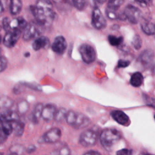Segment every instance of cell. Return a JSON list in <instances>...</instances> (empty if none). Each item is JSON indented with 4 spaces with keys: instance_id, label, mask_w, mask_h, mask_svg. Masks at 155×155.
Returning a JSON list of instances; mask_svg holds the SVG:
<instances>
[{
    "instance_id": "obj_26",
    "label": "cell",
    "mask_w": 155,
    "mask_h": 155,
    "mask_svg": "<svg viewBox=\"0 0 155 155\" xmlns=\"http://www.w3.org/2000/svg\"><path fill=\"white\" fill-rule=\"evenodd\" d=\"M108 40L110 45L112 46H119L123 42L124 39L122 36H116L114 35H109Z\"/></svg>"
},
{
    "instance_id": "obj_23",
    "label": "cell",
    "mask_w": 155,
    "mask_h": 155,
    "mask_svg": "<svg viewBox=\"0 0 155 155\" xmlns=\"http://www.w3.org/2000/svg\"><path fill=\"white\" fill-rule=\"evenodd\" d=\"M14 102L12 98L7 96H0V108L8 109L13 106Z\"/></svg>"
},
{
    "instance_id": "obj_36",
    "label": "cell",
    "mask_w": 155,
    "mask_h": 155,
    "mask_svg": "<svg viewBox=\"0 0 155 155\" xmlns=\"http://www.w3.org/2000/svg\"><path fill=\"white\" fill-rule=\"evenodd\" d=\"M130 64V61L125 59H120L118 61L117 67L119 68H125L127 67Z\"/></svg>"
},
{
    "instance_id": "obj_9",
    "label": "cell",
    "mask_w": 155,
    "mask_h": 155,
    "mask_svg": "<svg viewBox=\"0 0 155 155\" xmlns=\"http://www.w3.org/2000/svg\"><path fill=\"white\" fill-rule=\"evenodd\" d=\"M39 25H40L38 23H35L34 22L27 24L24 30L22 36L23 39L24 41H28L37 36L40 33Z\"/></svg>"
},
{
    "instance_id": "obj_1",
    "label": "cell",
    "mask_w": 155,
    "mask_h": 155,
    "mask_svg": "<svg viewBox=\"0 0 155 155\" xmlns=\"http://www.w3.org/2000/svg\"><path fill=\"white\" fill-rule=\"evenodd\" d=\"M37 23L40 25H50L54 18L53 5L48 0H38L35 5L30 7Z\"/></svg>"
},
{
    "instance_id": "obj_25",
    "label": "cell",
    "mask_w": 155,
    "mask_h": 155,
    "mask_svg": "<svg viewBox=\"0 0 155 155\" xmlns=\"http://www.w3.org/2000/svg\"><path fill=\"white\" fill-rule=\"evenodd\" d=\"M15 123V125L13 126V131L15 136H21L22 135L24 131V124L19 121L13 122Z\"/></svg>"
},
{
    "instance_id": "obj_27",
    "label": "cell",
    "mask_w": 155,
    "mask_h": 155,
    "mask_svg": "<svg viewBox=\"0 0 155 155\" xmlns=\"http://www.w3.org/2000/svg\"><path fill=\"white\" fill-rule=\"evenodd\" d=\"M9 151L10 153L12 154H21L24 153L25 150L24 147L22 146V145L16 144V145H12L10 148Z\"/></svg>"
},
{
    "instance_id": "obj_44",
    "label": "cell",
    "mask_w": 155,
    "mask_h": 155,
    "mask_svg": "<svg viewBox=\"0 0 155 155\" xmlns=\"http://www.w3.org/2000/svg\"><path fill=\"white\" fill-rule=\"evenodd\" d=\"M30 56V53H26L25 54V57H28Z\"/></svg>"
},
{
    "instance_id": "obj_38",
    "label": "cell",
    "mask_w": 155,
    "mask_h": 155,
    "mask_svg": "<svg viewBox=\"0 0 155 155\" xmlns=\"http://www.w3.org/2000/svg\"><path fill=\"white\" fill-rule=\"evenodd\" d=\"M141 6L146 7L151 2V0H136Z\"/></svg>"
},
{
    "instance_id": "obj_32",
    "label": "cell",
    "mask_w": 155,
    "mask_h": 155,
    "mask_svg": "<svg viewBox=\"0 0 155 155\" xmlns=\"http://www.w3.org/2000/svg\"><path fill=\"white\" fill-rule=\"evenodd\" d=\"M28 108V104L26 101H21L18 104V110L20 113L24 114L27 112Z\"/></svg>"
},
{
    "instance_id": "obj_31",
    "label": "cell",
    "mask_w": 155,
    "mask_h": 155,
    "mask_svg": "<svg viewBox=\"0 0 155 155\" xmlns=\"http://www.w3.org/2000/svg\"><path fill=\"white\" fill-rule=\"evenodd\" d=\"M73 5L78 10H83L87 4V0H72Z\"/></svg>"
},
{
    "instance_id": "obj_19",
    "label": "cell",
    "mask_w": 155,
    "mask_h": 155,
    "mask_svg": "<svg viewBox=\"0 0 155 155\" xmlns=\"http://www.w3.org/2000/svg\"><path fill=\"white\" fill-rule=\"evenodd\" d=\"M105 13L108 18L111 20H116V19H120V20H124L125 19V15L123 13L120 14L117 12V10L111 8L109 7H107L105 10Z\"/></svg>"
},
{
    "instance_id": "obj_11",
    "label": "cell",
    "mask_w": 155,
    "mask_h": 155,
    "mask_svg": "<svg viewBox=\"0 0 155 155\" xmlns=\"http://www.w3.org/2000/svg\"><path fill=\"white\" fill-rule=\"evenodd\" d=\"M154 59V52L152 50L147 49L143 50L139 56L137 62L143 68H146L150 66Z\"/></svg>"
},
{
    "instance_id": "obj_39",
    "label": "cell",
    "mask_w": 155,
    "mask_h": 155,
    "mask_svg": "<svg viewBox=\"0 0 155 155\" xmlns=\"http://www.w3.org/2000/svg\"><path fill=\"white\" fill-rule=\"evenodd\" d=\"M8 136L7 135H5L0 129V144L3 143L4 142H5V140H7Z\"/></svg>"
},
{
    "instance_id": "obj_28",
    "label": "cell",
    "mask_w": 155,
    "mask_h": 155,
    "mask_svg": "<svg viewBox=\"0 0 155 155\" xmlns=\"http://www.w3.org/2000/svg\"><path fill=\"white\" fill-rule=\"evenodd\" d=\"M67 113V111L65 108H61L59 110H57L54 119L56 120L57 122L62 121L65 118Z\"/></svg>"
},
{
    "instance_id": "obj_48",
    "label": "cell",
    "mask_w": 155,
    "mask_h": 155,
    "mask_svg": "<svg viewBox=\"0 0 155 155\" xmlns=\"http://www.w3.org/2000/svg\"><path fill=\"white\" fill-rule=\"evenodd\" d=\"M1 27L0 26V31H1Z\"/></svg>"
},
{
    "instance_id": "obj_3",
    "label": "cell",
    "mask_w": 155,
    "mask_h": 155,
    "mask_svg": "<svg viewBox=\"0 0 155 155\" xmlns=\"http://www.w3.org/2000/svg\"><path fill=\"white\" fill-rule=\"evenodd\" d=\"M65 119L70 125L76 129L85 128L90 123V119L87 116L72 110L67 111Z\"/></svg>"
},
{
    "instance_id": "obj_13",
    "label": "cell",
    "mask_w": 155,
    "mask_h": 155,
    "mask_svg": "<svg viewBox=\"0 0 155 155\" xmlns=\"http://www.w3.org/2000/svg\"><path fill=\"white\" fill-rule=\"evenodd\" d=\"M56 107L53 104H47L43 107L41 117L46 122H51L54 118L56 112Z\"/></svg>"
},
{
    "instance_id": "obj_20",
    "label": "cell",
    "mask_w": 155,
    "mask_h": 155,
    "mask_svg": "<svg viewBox=\"0 0 155 155\" xmlns=\"http://www.w3.org/2000/svg\"><path fill=\"white\" fill-rule=\"evenodd\" d=\"M143 82V76L140 72L137 71L131 74L130 78V84L134 87H140Z\"/></svg>"
},
{
    "instance_id": "obj_4",
    "label": "cell",
    "mask_w": 155,
    "mask_h": 155,
    "mask_svg": "<svg viewBox=\"0 0 155 155\" xmlns=\"http://www.w3.org/2000/svg\"><path fill=\"white\" fill-rule=\"evenodd\" d=\"M79 52L82 61L87 64L93 63L96 58L94 48L88 44H82L79 47Z\"/></svg>"
},
{
    "instance_id": "obj_8",
    "label": "cell",
    "mask_w": 155,
    "mask_h": 155,
    "mask_svg": "<svg viewBox=\"0 0 155 155\" xmlns=\"http://www.w3.org/2000/svg\"><path fill=\"white\" fill-rule=\"evenodd\" d=\"M91 23L93 27L97 30H102L106 27V20L97 7H94L91 15Z\"/></svg>"
},
{
    "instance_id": "obj_45",
    "label": "cell",
    "mask_w": 155,
    "mask_h": 155,
    "mask_svg": "<svg viewBox=\"0 0 155 155\" xmlns=\"http://www.w3.org/2000/svg\"><path fill=\"white\" fill-rule=\"evenodd\" d=\"M2 37L0 35V44L2 42Z\"/></svg>"
},
{
    "instance_id": "obj_43",
    "label": "cell",
    "mask_w": 155,
    "mask_h": 155,
    "mask_svg": "<svg viewBox=\"0 0 155 155\" xmlns=\"http://www.w3.org/2000/svg\"><path fill=\"white\" fill-rule=\"evenodd\" d=\"M3 10H4V7H3L2 3L0 1V13H1L3 12Z\"/></svg>"
},
{
    "instance_id": "obj_33",
    "label": "cell",
    "mask_w": 155,
    "mask_h": 155,
    "mask_svg": "<svg viewBox=\"0 0 155 155\" xmlns=\"http://www.w3.org/2000/svg\"><path fill=\"white\" fill-rule=\"evenodd\" d=\"M8 66V61L4 56H0V73L4 71Z\"/></svg>"
},
{
    "instance_id": "obj_21",
    "label": "cell",
    "mask_w": 155,
    "mask_h": 155,
    "mask_svg": "<svg viewBox=\"0 0 155 155\" xmlns=\"http://www.w3.org/2000/svg\"><path fill=\"white\" fill-rule=\"evenodd\" d=\"M142 30L147 35H153L155 32L154 25L153 22L148 21H143L141 24Z\"/></svg>"
},
{
    "instance_id": "obj_41",
    "label": "cell",
    "mask_w": 155,
    "mask_h": 155,
    "mask_svg": "<svg viewBox=\"0 0 155 155\" xmlns=\"http://www.w3.org/2000/svg\"><path fill=\"white\" fill-rule=\"evenodd\" d=\"M84 154H90V155L95 154V155H97V154H100V153H99L98 151H94V150H90V151H87L85 153H84Z\"/></svg>"
},
{
    "instance_id": "obj_37",
    "label": "cell",
    "mask_w": 155,
    "mask_h": 155,
    "mask_svg": "<svg viewBox=\"0 0 155 155\" xmlns=\"http://www.w3.org/2000/svg\"><path fill=\"white\" fill-rule=\"evenodd\" d=\"M116 154L118 155H129L132 154V150L127 148H123L116 152Z\"/></svg>"
},
{
    "instance_id": "obj_5",
    "label": "cell",
    "mask_w": 155,
    "mask_h": 155,
    "mask_svg": "<svg viewBox=\"0 0 155 155\" xmlns=\"http://www.w3.org/2000/svg\"><path fill=\"white\" fill-rule=\"evenodd\" d=\"M97 134L92 129H88L83 131L79 137V143L84 147L94 146L97 142Z\"/></svg>"
},
{
    "instance_id": "obj_12",
    "label": "cell",
    "mask_w": 155,
    "mask_h": 155,
    "mask_svg": "<svg viewBox=\"0 0 155 155\" xmlns=\"http://www.w3.org/2000/svg\"><path fill=\"white\" fill-rule=\"evenodd\" d=\"M67 47V41L64 37L62 36H57L52 45H51V49L52 50L59 54H63L65 51L66 50Z\"/></svg>"
},
{
    "instance_id": "obj_10",
    "label": "cell",
    "mask_w": 155,
    "mask_h": 155,
    "mask_svg": "<svg viewBox=\"0 0 155 155\" xmlns=\"http://www.w3.org/2000/svg\"><path fill=\"white\" fill-rule=\"evenodd\" d=\"M61 135V131L59 128L56 127L52 128L43 134L42 140L49 143H55L60 139Z\"/></svg>"
},
{
    "instance_id": "obj_14",
    "label": "cell",
    "mask_w": 155,
    "mask_h": 155,
    "mask_svg": "<svg viewBox=\"0 0 155 155\" xmlns=\"http://www.w3.org/2000/svg\"><path fill=\"white\" fill-rule=\"evenodd\" d=\"M111 116L115 121L122 125H127L130 120L128 116L124 111L120 110H114L111 111Z\"/></svg>"
},
{
    "instance_id": "obj_42",
    "label": "cell",
    "mask_w": 155,
    "mask_h": 155,
    "mask_svg": "<svg viewBox=\"0 0 155 155\" xmlns=\"http://www.w3.org/2000/svg\"><path fill=\"white\" fill-rule=\"evenodd\" d=\"M35 147L31 146V147H30V148H28V149L27 151V152H28V153H31V152L35 151Z\"/></svg>"
},
{
    "instance_id": "obj_6",
    "label": "cell",
    "mask_w": 155,
    "mask_h": 155,
    "mask_svg": "<svg viewBox=\"0 0 155 155\" xmlns=\"http://www.w3.org/2000/svg\"><path fill=\"white\" fill-rule=\"evenodd\" d=\"M21 33L22 31L19 30H11L7 31L2 39L3 44L8 48L13 47L19 40Z\"/></svg>"
},
{
    "instance_id": "obj_24",
    "label": "cell",
    "mask_w": 155,
    "mask_h": 155,
    "mask_svg": "<svg viewBox=\"0 0 155 155\" xmlns=\"http://www.w3.org/2000/svg\"><path fill=\"white\" fill-rule=\"evenodd\" d=\"M0 123H1V127H0L1 130L7 136L10 135L13 131V123L10 122H7V121L1 122Z\"/></svg>"
},
{
    "instance_id": "obj_18",
    "label": "cell",
    "mask_w": 155,
    "mask_h": 155,
    "mask_svg": "<svg viewBox=\"0 0 155 155\" xmlns=\"http://www.w3.org/2000/svg\"><path fill=\"white\" fill-rule=\"evenodd\" d=\"M22 8V0H10V11L12 15H18Z\"/></svg>"
},
{
    "instance_id": "obj_29",
    "label": "cell",
    "mask_w": 155,
    "mask_h": 155,
    "mask_svg": "<svg viewBox=\"0 0 155 155\" xmlns=\"http://www.w3.org/2000/svg\"><path fill=\"white\" fill-rule=\"evenodd\" d=\"M124 0H109L107 7L117 10L124 3Z\"/></svg>"
},
{
    "instance_id": "obj_15",
    "label": "cell",
    "mask_w": 155,
    "mask_h": 155,
    "mask_svg": "<svg viewBox=\"0 0 155 155\" xmlns=\"http://www.w3.org/2000/svg\"><path fill=\"white\" fill-rule=\"evenodd\" d=\"M19 120V116L17 112L14 111H6L0 114V122L7 121L13 123Z\"/></svg>"
},
{
    "instance_id": "obj_47",
    "label": "cell",
    "mask_w": 155,
    "mask_h": 155,
    "mask_svg": "<svg viewBox=\"0 0 155 155\" xmlns=\"http://www.w3.org/2000/svg\"><path fill=\"white\" fill-rule=\"evenodd\" d=\"M2 56V55H1V50L0 49V56Z\"/></svg>"
},
{
    "instance_id": "obj_35",
    "label": "cell",
    "mask_w": 155,
    "mask_h": 155,
    "mask_svg": "<svg viewBox=\"0 0 155 155\" xmlns=\"http://www.w3.org/2000/svg\"><path fill=\"white\" fill-rule=\"evenodd\" d=\"M10 19L8 18H7V17H5L2 19V28L6 31H8L10 30Z\"/></svg>"
},
{
    "instance_id": "obj_34",
    "label": "cell",
    "mask_w": 155,
    "mask_h": 155,
    "mask_svg": "<svg viewBox=\"0 0 155 155\" xmlns=\"http://www.w3.org/2000/svg\"><path fill=\"white\" fill-rule=\"evenodd\" d=\"M143 100L145 101V103H146L147 105H148L149 106H151V107L154 108V101L153 98H151V97H150L149 96H148L147 94H143Z\"/></svg>"
},
{
    "instance_id": "obj_46",
    "label": "cell",
    "mask_w": 155,
    "mask_h": 155,
    "mask_svg": "<svg viewBox=\"0 0 155 155\" xmlns=\"http://www.w3.org/2000/svg\"><path fill=\"white\" fill-rule=\"evenodd\" d=\"M54 2H60V1H61L62 0H53Z\"/></svg>"
},
{
    "instance_id": "obj_7",
    "label": "cell",
    "mask_w": 155,
    "mask_h": 155,
    "mask_svg": "<svg viewBox=\"0 0 155 155\" xmlns=\"http://www.w3.org/2000/svg\"><path fill=\"white\" fill-rule=\"evenodd\" d=\"M125 19H128V21L133 24H137L141 16L140 10L132 5H128L124 12Z\"/></svg>"
},
{
    "instance_id": "obj_16",
    "label": "cell",
    "mask_w": 155,
    "mask_h": 155,
    "mask_svg": "<svg viewBox=\"0 0 155 155\" xmlns=\"http://www.w3.org/2000/svg\"><path fill=\"white\" fill-rule=\"evenodd\" d=\"M50 45V40L47 37L40 36L35 39L32 44L33 49L35 51L42 48H46Z\"/></svg>"
},
{
    "instance_id": "obj_2",
    "label": "cell",
    "mask_w": 155,
    "mask_h": 155,
    "mask_svg": "<svg viewBox=\"0 0 155 155\" xmlns=\"http://www.w3.org/2000/svg\"><path fill=\"white\" fill-rule=\"evenodd\" d=\"M121 133L116 128H105L100 134V142L107 151H111L114 146L121 139Z\"/></svg>"
},
{
    "instance_id": "obj_22",
    "label": "cell",
    "mask_w": 155,
    "mask_h": 155,
    "mask_svg": "<svg viewBox=\"0 0 155 155\" xmlns=\"http://www.w3.org/2000/svg\"><path fill=\"white\" fill-rule=\"evenodd\" d=\"M44 105L41 103L37 104L33 109V111L31 113V120L35 123H38L39 119L41 117L42 110Z\"/></svg>"
},
{
    "instance_id": "obj_40",
    "label": "cell",
    "mask_w": 155,
    "mask_h": 155,
    "mask_svg": "<svg viewBox=\"0 0 155 155\" xmlns=\"http://www.w3.org/2000/svg\"><path fill=\"white\" fill-rule=\"evenodd\" d=\"M57 154H70V150L67 147H63L62 149L59 150V151L56 153Z\"/></svg>"
},
{
    "instance_id": "obj_17",
    "label": "cell",
    "mask_w": 155,
    "mask_h": 155,
    "mask_svg": "<svg viewBox=\"0 0 155 155\" xmlns=\"http://www.w3.org/2000/svg\"><path fill=\"white\" fill-rule=\"evenodd\" d=\"M27 25V21L22 17L15 18L10 21V28L11 30H19L22 31Z\"/></svg>"
},
{
    "instance_id": "obj_30",
    "label": "cell",
    "mask_w": 155,
    "mask_h": 155,
    "mask_svg": "<svg viewBox=\"0 0 155 155\" xmlns=\"http://www.w3.org/2000/svg\"><path fill=\"white\" fill-rule=\"evenodd\" d=\"M132 45L136 50H139L142 45V40L140 36L138 35H136L132 40Z\"/></svg>"
}]
</instances>
